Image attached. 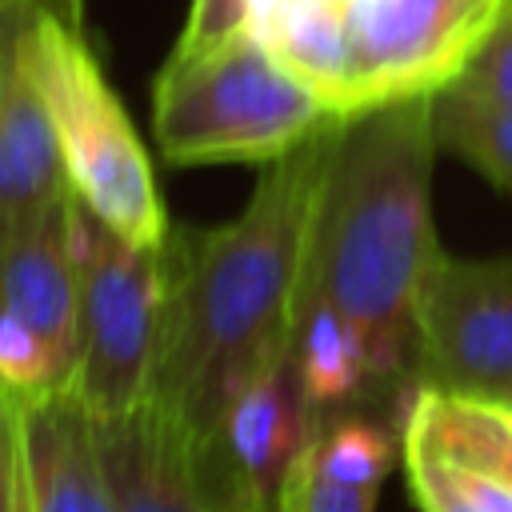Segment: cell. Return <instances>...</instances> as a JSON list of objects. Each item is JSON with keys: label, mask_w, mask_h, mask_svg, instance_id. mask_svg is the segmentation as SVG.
Instances as JSON below:
<instances>
[{"label": "cell", "mask_w": 512, "mask_h": 512, "mask_svg": "<svg viewBox=\"0 0 512 512\" xmlns=\"http://www.w3.org/2000/svg\"><path fill=\"white\" fill-rule=\"evenodd\" d=\"M404 428L444 456L472 464L512 488V416L504 408L440 388H416L404 412Z\"/></svg>", "instance_id": "15"}, {"label": "cell", "mask_w": 512, "mask_h": 512, "mask_svg": "<svg viewBox=\"0 0 512 512\" xmlns=\"http://www.w3.org/2000/svg\"><path fill=\"white\" fill-rule=\"evenodd\" d=\"M92 424L120 512H212L200 448L156 400Z\"/></svg>", "instance_id": "11"}, {"label": "cell", "mask_w": 512, "mask_h": 512, "mask_svg": "<svg viewBox=\"0 0 512 512\" xmlns=\"http://www.w3.org/2000/svg\"><path fill=\"white\" fill-rule=\"evenodd\" d=\"M316 428L320 416L296 380L292 352L280 348L232 396L212 440L200 448L212 508L276 512L280 488Z\"/></svg>", "instance_id": "8"}, {"label": "cell", "mask_w": 512, "mask_h": 512, "mask_svg": "<svg viewBox=\"0 0 512 512\" xmlns=\"http://www.w3.org/2000/svg\"><path fill=\"white\" fill-rule=\"evenodd\" d=\"M336 124L252 32L172 52L152 88V132L168 164H272Z\"/></svg>", "instance_id": "4"}, {"label": "cell", "mask_w": 512, "mask_h": 512, "mask_svg": "<svg viewBox=\"0 0 512 512\" xmlns=\"http://www.w3.org/2000/svg\"><path fill=\"white\" fill-rule=\"evenodd\" d=\"M20 512H28V500H24V508H20Z\"/></svg>", "instance_id": "26"}, {"label": "cell", "mask_w": 512, "mask_h": 512, "mask_svg": "<svg viewBox=\"0 0 512 512\" xmlns=\"http://www.w3.org/2000/svg\"><path fill=\"white\" fill-rule=\"evenodd\" d=\"M212 512H244V508H212Z\"/></svg>", "instance_id": "24"}, {"label": "cell", "mask_w": 512, "mask_h": 512, "mask_svg": "<svg viewBox=\"0 0 512 512\" xmlns=\"http://www.w3.org/2000/svg\"><path fill=\"white\" fill-rule=\"evenodd\" d=\"M404 476L420 512H512V488L404 428Z\"/></svg>", "instance_id": "18"}, {"label": "cell", "mask_w": 512, "mask_h": 512, "mask_svg": "<svg viewBox=\"0 0 512 512\" xmlns=\"http://www.w3.org/2000/svg\"><path fill=\"white\" fill-rule=\"evenodd\" d=\"M432 128L440 148L512 192V108L448 84L432 96Z\"/></svg>", "instance_id": "17"}, {"label": "cell", "mask_w": 512, "mask_h": 512, "mask_svg": "<svg viewBox=\"0 0 512 512\" xmlns=\"http://www.w3.org/2000/svg\"><path fill=\"white\" fill-rule=\"evenodd\" d=\"M0 388H8L16 400H36L72 388V372L48 348V340L4 308H0Z\"/></svg>", "instance_id": "19"}, {"label": "cell", "mask_w": 512, "mask_h": 512, "mask_svg": "<svg viewBox=\"0 0 512 512\" xmlns=\"http://www.w3.org/2000/svg\"><path fill=\"white\" fill-rule=\"evenodd\" d=\"M20 440L28 512H120L100 460L96 424L72 388L20 400Z\"/></svg>", "instance_id": "12"}, {"label": "cell", "mask_w": 512, "mask_h": 512, "mask_svg": "<svg viewBox=\"0 0 512 512\" xmlns=\"http://www.w3.org/2000/svg\"><path fill=\"white\" fill-rule=\"evenodd\" d=\"M80 256V356L72 396L92 420L136 412L152 392L172 256L136 248L76 200Z\"/></svg>", "instance_id": "5"}, {"label": "cell", "mask_w": 512, "mask_h": 512, "mask_svg": "<svg viewBox=\"0 0 512 512\" xmlns=\"http://www.w3.org/2000/svg\"><path fill=\"white\" fill-rule=\"evenodd\" d=\"M496 408H500V404H496ZM504 412H508V416H512V400H508V404H504Z\"/></svg>", "instance_id": "25"}, {"label": "cell", "mask_w": 512, "mask_h": 512, "mask_svg": "<svg viewBox=\"0 0 512 512\" xmlns=\"http://www.w3.org/2000/svg\"><path fill=\"white\" fill-rule=\"evenodd\" d=\"M276 512H376V488H348L328 480L304 448L280 488Z\"/></svg>", "instance_id": "20"}, {"label": "cell", "mask_w": 512, "mask_h": 512, "mask_svg": "<svg viewBox=\"0 0 512 512\" xmlns=\"http://www.w3.org/2000/svg\"><path fill=\"white\" fill-rule=\"evenodd\" d=\"M24 508V440H20V400L0 388V512Z\"/></svg>", "instance_id": "23"}, {"label": "cell", "mask_w": 512, "mask_h": 512, "mask_svg": "<svg viewBox=\"0 0 512 512\" xmlns=\"http://www.w3.org/2000/svg\"><path fill=\"white\" fill-rule=\"evenodd\" d=\"M336 124L264 164L228 224L172 248L168 308L152 392L204 448L232 396L292 340L308 224L336 144Z\"/></svg>", "instance_id": "1"}, {"label": "cell", "mask_w": 512, "mask_h": 512, "mask_svg": "<svg viewBox=\"0 0 512 512\" xmlns=\"http://www.w3.org/2000/svg\"><path fill=\"white\" fill-rule=\"evenodd\" d=\"M416 380L500 408L512 400V256L440 252L420 300Z\"/></svg>", "instance_id": "7"}, {"label": "cell", "mask_w": 512, "mask_h": 512, "mask_svg": "<svg viewBox=\"0 0 512 512\" xmlns=\"http://www.w3.org/2000/svg\"><path fill=\"white\" fill-rule=\"evenodd\" d=\"M68 192V172L36 84L16 0H0V216L36 212Z\"/></svg>", "instance_id": "10"}, {"label": "cell", "mask_w": 512, "mask_h": 512, "mask_svg": "<svg viewBox=\"0 0 512 512\" xmlns=\"http://www.w3.org/2000/svg\"><path fill=\"white\" fill-rule=\"evenodd\" d=\"M432 96L340 120L316 192L296 304L340 308L368 344L376 384L420 388V300L440 260L432 220Z\"/></svg>", "instance_id": "2"}, {"label": "cell", "mask_w": 512, "mask_h": 512, "mask_svg": "<svg viewBox=\"0 0 512 512\" xmlns=\"http://www.w3.org/2000/svg\"><path fill=\"white\" fill-rule=\"evenodd\" d=\"M24 44L56 124L68 188L76 200L136 248L172 240L148 148L104 76L84 32L80 0H16Z\"/></svg>", "instance_id": "3"}, {"label": "cell", "mask_w": 512, "mask_h": 512, "mask_svg": "<svg viewBox=\"0 0 512 512\" xmlns=\"http://www.w3.org/2000/svg\"><path fill=\"white\" fill-rule=\"evenodd\" d=\"M252 20V0H192L184 32L176 36L172 52H204L216 48L240 32H248Z\"/></svg>", "instance_id": "22"}, {"label": "cell", "mask_w": 512, "mask_h": 512, "mask_svg": "<svg viewBox=\"0 0 512 512\" xmlns=\"http://www.w3.org/2000/svg\"><path fill=\"white\" fill-rule=\"evenodd\" d=\"M248 32L348 120V32L340 0H252Z\"/></svg>", "instance_id": "13"}, {"label": "cell", "mask_w": 512, "mask_h": 512, "mask_svg": "<svg viewBox=\"0 0 512 512\" xmlns=\"http://www.w3.org/2000/svg\"><path fill=\"white\" fill-rule=\"evenodd\" d=\"M0 308L32 324L64 368L76 372L80 256L72 188L36 212L0 216Z\"/></svg>", "instance_id": "9"}, {"label": "cell", "mask_w": 512, "mask_h": 512, "mask_svg": "<svg viewBox=\"0 0 512 512\" xmlns=\"http://www.w3.org/2000/svg\"><path fill=\"white\" fill-rule=\"evenodd\" d=\"M452 84L512 108V0H504L496 24L488 28V36L480 40V48L472 52V60Z\"/></svg>", "instance_id": "21"}, {"label": "cell", "mask_w": 512, "mask_h": 512, "mask_svg": "<svg viewBox=\"0 0 512 512\" xmlns=\"http://www.w3.org/2000/svg\"><path fill=\"white\" fill-rule=\"evenodd\" d=\"M288 352L296 380L320 420L356 408L368 388H380L364 336L332 304H296Z\"/></svg>", "instance_id": "14"}, {"label": "cell", "mask_w": 512, "mask_h": 512, "mask_svg": "<svg viewBox=\"0 0 512 512\" xmlns=\"http://www.w3.org/2000/svg\"><path fill=\"white\" fill-rule=\"evenodd\" d=\"M504 0H340L348 32V120L392 100L444 92Z\"/></svg>", "instance_id": "6"}, {"label": "cell", "mask_w": 512, "mask_h": 512, "mask_svg": "<svg viewBox=\"0 0 512 512\" xmlns=\"http://www.w3.org/2000/svg\"><path fill=\"white\" fill-rule=\"evenodd\" d=\"M308 456L328 480L380 492L388 472L404 460V424L348 408L320 420L316 436L308 440Z\"/></svg>", "instance_id": "16"}]
</instances>
